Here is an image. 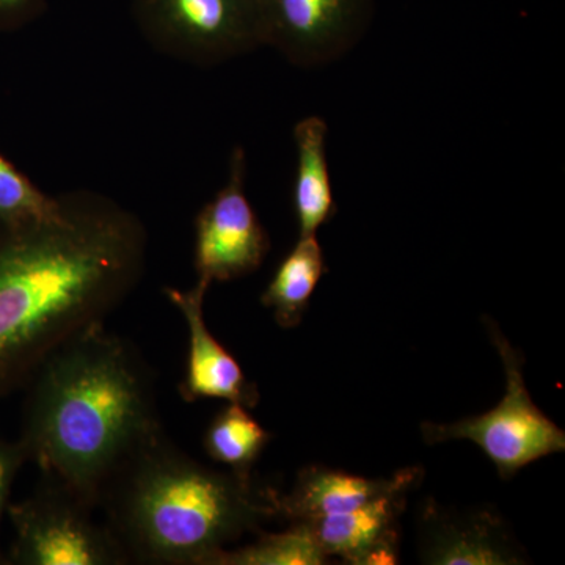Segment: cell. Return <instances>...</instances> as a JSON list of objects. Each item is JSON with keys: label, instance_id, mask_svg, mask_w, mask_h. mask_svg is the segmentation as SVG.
<instances>
[{"label": "cell", "instance_id": "cell-7", "mask_svg": "<svg viewBox=\"0 0 565 565\" xmlns=\"http://www.w3.org/2000/svg\"><path fill=\"white\" fill-rule=\"evenodd\" d=\"M247 154L234 148L226 184L195 218L193 267L199 281L225 282L247 277L263 266L270 237L245 192Z\"/></svg>", "mask_w": 565, "mask_h": 565}, {"label": "cell", "instance_id": "cell-4", "mask_svg": "<svg viewBox=\"0 0 565 565\" xmlns=\"http://www.w3.org/2000/svg\"><path fill=\"white\" fill-rule=\"evenodd\" d=\"M486 327L504 366L503 399L487 414L456 423L424 422L422 434L427 445L473 441L492 460L501 478L509 479L542 457L564 452L565 433L531 399L522 353L512 348L492 319H487Z\"/></svg>", "mask_w": 565, "mask_h": 565}, {"label": "cell", "instance_id": "cell-17", "mask_svg": "<svg viewBox=\"0 0 565 565\" xmlns=\"http://www.w3.org/2000/svg\"><path fill=\"white\" fill-rule=\"evenodd\" d=\"M61 195H47L0 152V218L32 221L54 215Z\"/></svg>", "mask_w": 565, "mask_h": 565}, {"label": "cell", "instance_id": "cell-8", "mask_svg": "<svg viewBox=\"0 0 565 565\" xmlns=\"http://www.w3.org/2000/svg\"><path fill=\"white\" fill-rule=\"evenodd\" d=\"M264 46L313 68L338 61L362 40L373 0H258Z\"/></svg>", "mask_w": 565, "mask_h": 565}, {"label": "cell", "instance_id": "cell-19", "mask_svg": "<svg viewBox=\"0 0 565 565\" xmlns=\"http://www.w3.org/2000/svg\"><path fill=\"white\" fill-rule=\"evenodd\" d=\"M46 0H0V31H14L39 20Z\"/></svg>", "mask_w": 565, "mask_h": 565}, {"label": "cell", "instance_id": "cell-18", "mask_svg": "<svg viewBox=\"0 0 565 565\" xmlns=\"http://www.w3.org/2000/svg\"><path fill=\"white\" fill-rule=\"evenodd\" d=\"M28 462L24 451H22L20 441L3 440L0 437V525H2L3 515L7 514V508L10 504V493L13 489L14 479ZM0 564H7V557L0 550Z\"/></svg>", "mask_w": 565, "mask_h": 565}, {"label": "cell", "instance_id": "cell-15", "mask_svg": "<svg viewBox=\"0 0 565 565\" xmlns=\"http://www.w3.org/2000/svg\"><path fill=\"white\" fill-rule=\"evenodd\" d=\"M273 440V434L256 422L244 405L228 403L212 418L203 437V448L215 462L230 471L252 476L256 460Z\"/></svg>", "mask_w": 565, "mask_h": 565}, {"label": "cell", "instance_id": "cell-2", "mask_svg": "<svg viewBox=\"0 0 565 565\" xmlns=\"http://www.w3.org/2000/svg\"><path fill=\"white\" fill-rule=\"evenodd\" d=\"M24 388L28 462L96 509L111 476L163 430L151 367L106 323L51 352Z\"/></svg>", "mask_w": 565, "mask_h": 565}, {"label": "cell", "instance_id": "cell-3", "mask_svg": "<svg viewBox=\"0 0 565 565\" xmlns=\"http://www.w3.org/2000/svg\"><path fill=\"white\" fill-rule=\"evenodd\" d=\"M277 490L196 462L156 434L104 487L98 509L129 563L206 565L218 550L278 519Z\"/></svg>", "mask_w": 565, "mask_h": 565}, {"label": "cell", "instance_id": "cell-16", "mask_svg": "<svg viewBox=\"0 0 565 565\" xmlns=\"http://www.w3.org/2000/svg\"><path fill=\"white\" fill-rule=\"evenodd\" d=\"M327 559L311 527L296 522L282 533L259 534L243 548L218 550L206 565H322Z\"/></svg>", "mask_w": 565, "mask_h": 565}, {"label": "cell", "instance_id": "cell-12", "mask_svg": "<svg viewBox=\"0 0 565 565\" xmlns=\"http://www.w3.org/2000/svg\"><path fill=\"white\" fill-rule=\"evenodd\" d=\"M422 468H405L392 478L367 479L326 467L303 468L291 492H275L278 519L289 523L345 514L404 484H418Z\"/></svg>", "mask_w": 565, "mask_h": 565}, {"label": "cell", "instance_id": "cell-11", "mask_svg": "<svg viewBox=\"0 0 565 565\" xmlns=\"http://www.w3.org/2000/svg\"><path fill=\"white\" fill-rule=\"evenodd\" d=\"M416 484H404L345 514L307 523L327 557L353 565H388L399 559V516Z\"/></svg>", "mask_w": 565, "mask_h": 565}, {"label": "cell", "instance_id": "cell-1", "mask_svg": "<svg viewBox=\"0 0 565 565\" xmlns=\"http://www.w3.org/2000/svg\"><path fill=\"white\" fill-rule=\"evenodd\" d=\"M147 258L145 223L102 192H63L51 217L0 218V399L55 349L106 323Z\"/></svg>", "mask_w": 565, "mask_h": 565}, {"label": "cell", "instance_id": "cell-6", "mask_svg": "<svg viewBox=\"0 0 565 565\" xmlns=\"http://www.w3.org/2000/svg\"><path fill=\"white\" fill-rule=\"evenodd\" d=\"M141 35L163 55L221 65L264 46L258 0H131Z\"/></svg>", "mask_w": 565, "mask_h": 565}, {"label": "cell", "instance_id": "cell-10", "mask_svg": "<svg viewBox=\"0 0 565 565\" xmlns=\"http://www.w3.org/2000/svg\"><path fill=\"white\" fill-rule=\"evenodd\" d=\"M419 557L435 565L525 564L522 550L494 512L448 511L429 500L419 519Z\"/></svg>", "mask_w": 565, "mask_h": 565}, {"label": "cell", "instance_id": "cell-9", "mask_svg": "<svg viewBox=\"0 0 565 565\" xmlns=\"http://www.w3.org/2000/svg\"><path fill=\"white\" fill-rule=\"evenodd\" d=\"M211 286L196 280L191 289L166 288L167 299L180 311L189 330L188 363L178 392L185 403L223 399L255 408L259 403L258 386L248 381L243 367L204 321V299Z\"/></svg>", "mask_w": 565, "mask_h": 565}, {"label": "cell", "instance_id": "cell-14", "mask_svg": "<svg viewBox=\"0 0 565 565\" xmlns=\"http://www.w3.org/2000/svg\"><path fill=\"white\" fill-rule=\"evenodd\" d=\"M326 273V258L318 237H299L292 250L278 264L262 296V303L274 311L278 326L294 329L302 322L311 296Z\"/></svg>", "mask_w": 565, "mask_h": 565}, {"label": "cell", "instance_id": "cell-13", "mask_svg": "<svg viewBox=\"0 0 565 565\" xmlns=\"http://www.w3.org/2000/svg\"><path fill=\"white\" fill-rule=\"evenodd\" d=\"M327 134L329 126L321 117H307L294 126L297 170L292 204L299 237L316 236L318 230L337 214L327 159Z\"/></svg>", "mask_w": 565, "mask_h": 565}, {"label": "cell", "instance_id": "cell-5", "mask_svg": "<svg viewBox=\"0 0 565 565\" xmlns=\"http://www.w3.org/2000/svg\"><path fill=\"white\" fill-rule=\"evenodd\" d=\"M95 505L51 476L24 500L9 504L14 539L7 564L122 565L125 548L109 526L96 522Z\"/></svg>", "mask_w": 565, "mask_h": 565}]
</instances>
